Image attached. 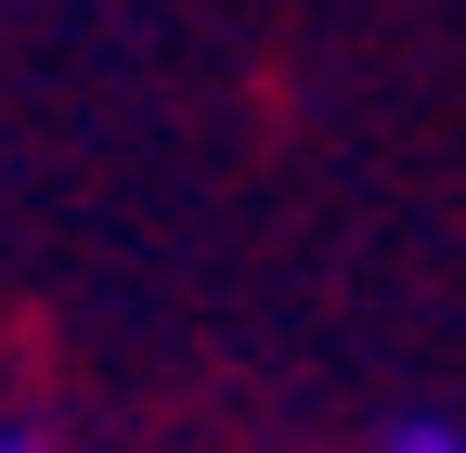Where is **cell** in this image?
<instances>
[{"instance_id":"6da1fadb","label":"cell","mask_w":466,"mask_h":453,"mask_svg":"<svg viewBox=\"0 0 466 453\" xmlns=\"http://www.w3.org/2000/svg\"><path fill=\"white\" fill-rule=\"evenodd\" d=\"M376 453H466V428L453 415H401V428H376Z\"/></svg>"},{"instance_id":"7a4b0ae2","label":"cell","mask_w":466,"mask_h":453,"mask_svg":"<svg viewBox=\"0 0 466 453\" xmlns=\"http://www.w3.org/2000/svg\"><path fill=\"white\" fill-rule=\"evenodd\" d=\"M0 453H52V440H26V428H0Z\"/></svg>"}]
</instances>
